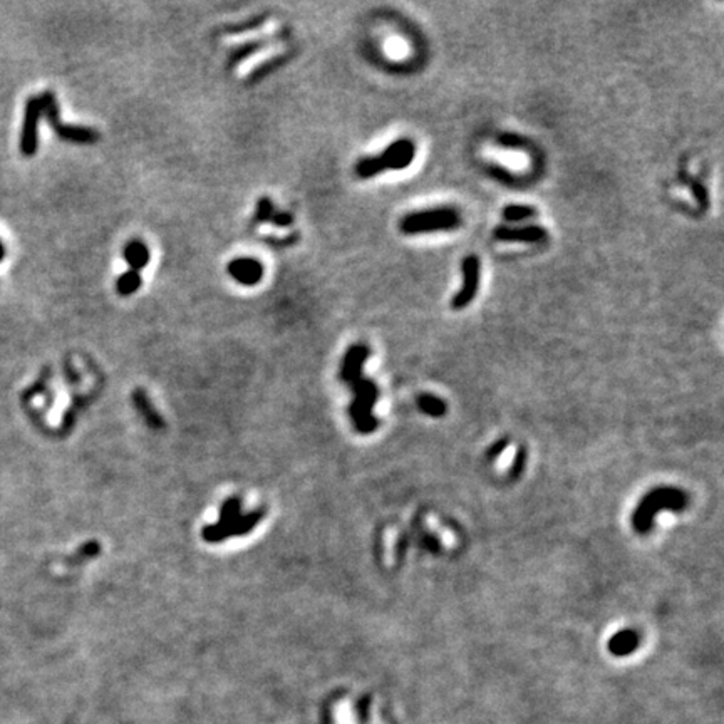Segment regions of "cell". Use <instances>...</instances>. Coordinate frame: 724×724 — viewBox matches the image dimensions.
Returning a JSON list of instances; mask_svg holds the SVG:
<instances>
[{
	"mask_svg": "<svg viewBox=\"0 0 724 724\" xmlns=\"http://www.w3.org/2000/svg\"><path fill=\"white\" fill-rule=\"evenodd\" d=\"M688 504V495L676 488H656L649 491L635 508L632 526L639 533H647L654 525V517L662 510L681 511Z\"/></svg>",
	"mask_w": 724,
	"mask_h": 724,
	"instance_id": "cell-1",
	"label": "cell"
},
{
	"mask_svg": "<svg viewBox=\"0 0 724 724\" xmlns=\"http://www.w3.org/2000/svg\"><path fill=\"white\" fill-rule=\"evenodd\" d=\"M416 145L411 140H398L387 146L379 156L362 158L356 164V175L362 180L374 178L386 169H404L413 163Z\"/></svg>",
	"mask_w": 724,
	"mask_h": 724,
	"instance_id": "cell-2",
	"label": "cell"
},
{
	"mask_svg": "<svg viewBox=\"0 0 724 724\" xmlns=\"http://www.w3.org/2000/svg\"><path fill=\"white\" fill-rule=\"evenodd\" d=\"M461 225L460 211L451 206L431 208L407 213L399 222V230L404 235H421V233H436L449 232Z\"/></svg>",
	"mask_w": 724,
	"mask_h": 724,
	"instance_id": "cell-3",
	"label": "cell"
},
{
	"mask_svg": "<svg viewBox=\"0 0 724 724\" xmlns=\"http://www.w3.org/2000/svg\"><path fill=\"white\" fill-rule=\"evenodd\" d=\"M42 116L39 96L27 99L24 109V123L21 131V151L24 156H34L39 146V121Z\"/></svg>",
	"mask_w": 724,
	"mask_h": 724,
	"instance_id": "cell-4",
	"label": "cell"
},
{
	"mask_svg": "<svg viewBox=\"0 0 724 724\" xmlns=\"http://www.w3.org/2000/svg\"><path fill=\"white\" fill-rule=\"evenodd\" d=\"M463 285L456 292L451 300V307L454 310L465 309L466 306L473 302L476 297V292L480 287V260L478 257L468 255L463 260Z\"/></svg>",
	"mask_w": 724,
	"mask_h": 724,
	"instance_id": "cell-5",
	"label": "cell"
},
{
	"mask_svg": "<svg viewBox=\"0 0 724 724\" xmlns=\"http://www.w3.org/2000/svg\"><path fill=\"white\" fill-rule=\"evenodd\" d=\"M226 272L237 284L245 285V287H253V285L262 282L265 270L260 260L250 259V257H240V259H233L226 265Z\"/></svg>",
	"mask_w": 724,
	"mask_h": 724,
	"instance_id": "cell-6",
	"label": "cell"
},
{
	"mask_svg": "<svg viewBox=\"0 0 724 724\" xmlns=\"http://www.w3.org/2000/svg\"><path fill=\"white\" fill-rule=\"evenodd\" d=\"M287 34H288V30H280V32L272 34V36H265V37H260V39L246 41L244 42V44L237 45V47L230 52L226 65H228L230 69L235 67V65H238L240 63H244V61L248 59V57H252L253 54L264 51V49L270 47L272 44H275V42L282 41Z\"/></svg>",
	"mask_w": 724,
	"mask_h": 724,
	"instance_id": "cell-7",
	"label": "cell"
},
{
	"mask_svg": "<svg viewBox=\"0 0 724 724\" xmlns=\"http://www.w3.org/2000/svg\"><path fill=\"white\" fill-rule=\"evenodd\" d=\"M496 240L500 242H542L549 237L546 230L538 225H526V226H498L493 232Z\"/></svg>",
	"mask_w": 724,
	"mask_h": 724,
	"instance_id": "cell-8",
	"label": "cell"
},
{
	"mask_svg": "<svg viewBox=\"0 0 724 724\" xmlns=\"http://www.w3.org/2000/svg\"><path fill=\"white\" fill-rule=\"evenodd\" d=\"M369 348L368 345H352L348 350L344 357V364H342L341 376L345 383H352V381L359 379L362 376V368H364V362L369 357Z\"/></svg>",
	"mask_w": 724,
	"mask_h": 724,
	"instance_id": "cell-9",
	"label": "cell"
},
{
	"mask_svg": "<svg viewBox=\"0 0 724 724\" xmlns=\"http://www.w3.org/2000/svg\"><path fill=\"white\" fill-rule=\"evenodd\" d=\"M123 259L129 265V270L140 272L151 260V252L149 246L142 240H129L123 248Z\"/></svg>",
	"mask_w": 724,
	"mask_h": 724,
	"instance_id": "cell-10",
	"label": "cell"
},
{
	"mask_svg": "<svg viewBox=\"0 0 724 724\" xmlns=\"http://www.w3.org/2000/svg\"><path fill=\"white\" fill-rule=\"evenodd\" d=\"M56 134L61 140L69 142H78V145H91L99 140V133L96 129L87 128V126H76V125H63L57 126Z\"/></svg>",
	"mask_w": 724,
	"mask_h": 724,
	"instance_id": "cell-11",
	"label": "cell"
},
{
	"mask_svg": "<svg viewBox=\"0 0 724 724\" xmlns=\"http://www.w3.org/2000/svg\"><path fill=\"white\" fill-rule=\"evenodd\" d=\"M639 634L634 629H622L621 632L614 634L608 641V650H610L614 656L624 657L632 654L635 649L639 647Z\"/></svg>",
	"mask_w": 724,
	"mask_h": 724,
	"instance_id": "cell-12",
	"label": "cell"
},
{
	"mask_svg": "<svg viewBox=\"0 0 724 724\" xmlns=\"http://www.w3.org/2000/svg\"><path fill=\"white\" fill-rule=\"evenodd\" d=\"M292 56H294V54L287 52V54H282V56H277V57H272V59L265 61L264 64H260L259 67H257L255 71L248 76V81L250 83H259V81L265 79L267 76H270L272 72H275L277 69H280L282 65L287 64L288 61L292 59Z\"/></svg>",
	"mask_w": 724,
	"mask_h": 724,
	"instance_id": "cell-13",
	"label": "cell"
},
{
	"mask_svg": "<svg viewBox=\"0 0 724 724\" xmlns=\"http://www.w3.org/2000/svg\"><path fill=\"white\" fill-rule=\"evenodd\" d=\"M141 284H142V279H141L140 272L128 270V272L121 273V275L116 279V292L119 295H123V297H129V295L136 294V292L140 290Z\"/></svg>",
	"mask_w": 724,
	"mask_h": 724,
	"instance_id": "cell-14",
	"label": "cell"
},
{
	"mask_svg": "<svg viewBox=\"0 0 724 724\" xmlns=\"http://www.w3.org/2000/svg\"><path fill=\"white\" fill-rule=\"evenodd\" d=\"M418 407L423 411V413L433 416V418H440V416L446 413L445 401H441L440 398H436V396H433V394L419 396Z\"/></svg>",
	"mask_w": 724,
	"mask_h": 724,
	"instance_id": "cell-15",
	"label": "cell"
},
{
	"mask_svg": "<svg viewBox=\"0 0 724 724\" xmlns=\"http://www.w3.org/2000/svg\"><path fill=\"white\" fill-rule=\"evenodd\" d=\"M502 215H503L504 222L517 223V222L529 220V218H533L535 215H537V210L530 205H508L503 208Z\"/></svg>",
	"mask_w": 724,
	"mask_h": 724,
	"instance_id": "cell-16",
	"label": "cell"
},
{
	"mask_svg": "<svg viewBox=\"0 0 724 724\" xmlns=\"http://www.w3.org/2000/svg\"><path fill=\"white\" fill-rule=\"evenodd\" d=\"M273 213H275V206H273L272 200L268 198V196H262L259 202H257L255 215H253V223L260 225V223L270 222Z\"/></svg>",
	"mask_w": 724,
	"mask_h": 724,
	"instance_id": "cell-17",
	"label": "cell"
},
{
	"mask_svg": "<svg viewBox=\"0 0 724 724\" xmlns=\"http://www.w3.org/2000/svg\"><path fill=\"white\" fill-rule=\"evenodd\" d=\"M265 21H267V14L257 15V17H253V19H250V21L244 22V24H237V25L226 27L225 32L226 34H245V32H250V30L260 29V27L264 25Z\"/></svg>",
	"mask_w": 724,
	"mask_h": 724,
	"instance_id": "cell-18",
	"label": "cell"
},
{
	"mask_svg": "<svg viewBox=\"0 0 724 724\" xmlns=\"http://www.w3.org/2000/svg\"><path fill=\"white\" fill-rule=\"evenodd\" d=\"M270 223L275 226H280V228H287V226H290L292 223H294V215H292L290 211L275 210V213H273L270 218Z\"/></svg>",
	"mask_w": 724,
	"mask_h": 724,
	"instance_id": "cell-19",
	"label": "cell"
},
{
	"mask_svg": "<svg viewBox=\"0 0 724 724\" xmlns=\"http://www.w3.org/2000/svg\"><path fill=\"white\" fill-rule=\"evenodd\" d=\"M297 240H299V235L295 233V235H288V237H285V238L267 237L265 238V244L277 246V248H285V246H288V245H294Z\"/></svg>",
	"mask_w": 724,
	"mask_h": 724,
	"instance_id": "cell-20",
	"label": "cell"
},
{
	"mask_svg": "<svg viewBox=\"0 0 724 724\" xmlns=\"http://www.w3.org/2000/svg\"><path fill=\"white\" fill-rule=\"evenodd\" d=\"M691 190L692 193H694L696 198H698V202L701 203L703 206L707 205V191L706 188L703 187V184L699 183V181H691Z\"/></svg>",
	"mask_w": 724,
	"mask_h": 724,
	"instance_id": "cell-21",
	"label": "cell"
},
{
	"mask_svg": "<svg viewBox=\"0 0 724 724\" xmlns=\"http://www.w3.org/2000/svg\"><path fill=\"white\" fill-rule=\"evenodd\" d=\"M503 448H504V443H503V441H500V443H498V445H495V446H493V448H491V451H490V458H495V456H496V454H500V451H502V449H503Z\"/></svg>",
	"mask_w": 724,
	"mask_h": 724,
	"instance_id": "cell-22",
	"label": "cell"
},
{
	"mask_svg": "<svg viewBox=\"0 0 724 724\" xmlns=\"http://www.w3.org/2000/svg\"><path fill=\"white\" fill-rule=\"evenodd\" d=\"M3 257H6V246H3L2 242H0V262L3 260Z\"/></svg>",
	"mask_w": 724,
	"mask_h": 724,
	"instance_id": "cell-23",
	"label": "cell"
}]
</instances>
